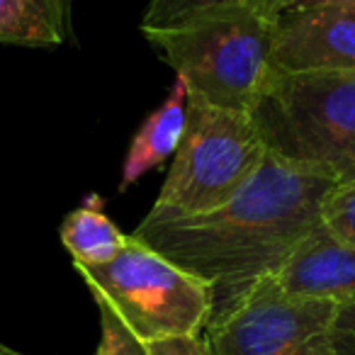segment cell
<instances>
[{
	"instance_id": "obj_3",
	"label": "cell",
	"mask_w": 355,
	"mask_h": 355,
	"mask_svg": "<svg viewBox=\"0 0 355 355\" xmlns=\"http://www.w3.org/2000/svg\"><path fill=\"white\" fill-rule=\"evenodd\" d=\"M251 117L277 161L336 185L355 180V71H272Z\"/></svg>"
},
{
	"instance_id": "obj_9",
	"label": "cell",
	"mask_w": 355,
	"mask_h": 355,
	"mask_svg": "<svg viewBox=\"0 0 355 355\" xmlns=\"http://www.w3.org/2000/svg\"><path fill=\"white\" fill-rule=\"evenodd\" d=\"M185 119H188V85L175 78L163 105L144 119V124L137 129L132 144H129L122 166L119 193H124L148 171L158 168L166 158L175 156L178 144L185 132Z\"/></svg>"
},
{
	"instance_id": "obj_15",
	"label": "cell",
	"mask_w": 355,
	"mask_h": 355,
	"mask_svg": "<svg viewBox=\"0 0 355 355\" xmlns=\"http://www.w3.org/2000/svg\"><path fill=\"white\" fill-rule=\"evenodd\" d=\"M331 355H355V297L336 306L331 326Z\"/></svg>"
},
{
	"instance_id": "obj_10",
	"label": "cell",
	"mask_w": 355,
	"mask_h": 355,
	"mask_svg": "<svg viewBox=\"0 0 355 355\" xmlns=\"http://www.w3.org/2000/svg\"><path fill=\"white\" fill-rule=\"evenodd\" d=\"M64 248L73 258V266H103L112 261L127 243V234L105 214V200L98 193L88 198L64 219L59 229Z\"/></svg>"
},
{
	"instance_id": "obj_13",
	"label": "cell",
	"mask_w": 355,
	"mask_h": 355,
	"mask_svg": "<svg viewBox=\"0 0 355 355\" xmlns=\"http://www.w3.org/2000/svg\"><path fill=\"white\" fill-rule=\"evenodd\" d=\"M100 311V345L95 355H148V348L122 319L119 314L100 297H93Z\"/></svg>"
},
{
	"instance_id": "obj_11",
	"label": "cell",
	"mask_w": 355,
	"mask_h": 355,
	"mask_svg": "<svg viewBox=\"0 0 355 355\" xmlns=\"http://www.w3.org/2000/svg\"><path fill=\"white\" fill-rule=\"evenodd\" d=\"M69 37V0H0V44L59 46Z\"/></svg>"
},
{
	"instance_id": "obj_17",
	"label": "cell",
	"mask_w": 355,
	"mask_h": 355,
	"mask_svg": "<svg viewBox=\"0 0 355 355\" xmlns=\"http://www.w3.org/2000/svg\"><path fill=\"white\" fill-rule=\"evenodd\" d=\"M348 3H355V0H251V6H256L270 20L277 15H285V12L309 10V8L319 6H348Z\"/></svg>"
},
{
	"instance_id": "obj_5",
	"label": "cell",
	"mask_w": 355,
	"mask_h": 355,
	"mask_svg": "<svg viewBox=\"0 0 355 355\" xmlns=\"http://www.w3.org/2000/svg\"><path fill=\"white\" fill-rule=\"evenodd\" d=\"M93 297L105 300L144 340L198 336L212 314V290L151 246L127 234L124 248L103 266H73Z\"/></svg>"
},
{
	"instance_id": "obj_18",
	"label": "cell",
	"mask_w": 355,
	"mask_h": 355,
	"mask_svg": "<svg viewBox=\"0 0 355 355\" xmlns=\"http://www.w3.org/2000/svg\"><path fill=\"white\" fill-rule=\"evenodd\" d=\"M0 355H25V353H17V350L8 348L6 343H0Z\"/></svg>"
},
{
	"instance_id": "obj_7",
	"label": "cell",
	"mask_w": 355,
	"mask_h": 355,
	"mask_svg": "<svg viewBox=\"0 0 355 355\" xmlns=\"http://www.w3.org/2000/svg\"><path fill=\"white\" fill-rule=\"evenodd\" d=\"M272 71H355V3L272 17Z\"/></svg>"
},
{
	"instance_id": "obj_1",
	"label": "cell",
	"mask_w": 355,
	"mask_h": 355,
	"mask_svg": "<svg viewBox=\"0 0 355 355\" xmlns=\"http://www.w3.org/2000/svg\"><path fill=\"white\" fill-rule=\"evenodd\" d=\"M336 183L268 153L227 205L193 217H146L134 236L207 282L212 314L227 319L268 275H277L295 246L321 222V202Z\"/></svg>"
},
{
	"instance_id": "obj_6",
	"label": "cell",
	"mask_w": 355,
	"mask_h": 355,
	"mask_svg": "<svg viewBox=\"0 0 355 355\" xmlns=\"http://www.w3.org/2000/svg\"><path fill=\"white\" fill-rule=\"evenodd\" d=\"M334 302L287 295L268 275L219 324L207 326L214 355H331Z\"/></svg>"
},
{
	"instance_id": "obj_8",
	"label": "cell",
	"mask_w": 355,
	"mask_h": 355,
	"mask_svg": "<svg viewBox=\"0 0 355 355\" xmlns=\"http://www.w3.org/2000/svg\"><path fill=\"white\" fill-rule=\"evenodd\" d=\"M275 280L287 295L340 304L355 297V248L316 224L287 256Z\"/></svg>"
},
{
	"instance_id": "obj_4",
	"label": "cell",
	"mask_w": 355,
	"mask_h": 355,
	"mask_svg": "<svg viewBox=\"0 0 355 355\" xmlns=\"http://www.w3.org/2000/svg\"><path fill=\"white\" fill-rule=\"evenodd\" d=\"M266 156L268 148L251 114L188 95L183 139L146 217H193L222 207L251 180Z\"/></svg>"
},
{
	"instance_id": "obj_2",
	"label": "cell",
	"mask_w": 355,
	"mask_h": 355,
	"mask_svg": "<svg viewBox=\"0 0 355 355\" xmlns=\"http://www.w3.org/2000/svg\"><path fill=\"white\" fill-rule=\"evenodd\" d=\"M141 35L188 85L214 107L251 114L270 78L272 20L256 6H227Z\"/></svg>"
},
{
	"instance_id": "obj_16",
	"label": "cell",
	"mask_w": 355,
	"mask_h": 355,
	"mask_svg": "<svg viewBox=\"0 0 355 355\" xmlns=\"http://www.w3.org/2000/svg\"><path fill=\"white\" fill-rule=\"evenodd\" d=\"M148 355H214L207 338L198 336H168V338L148 340Z\"/></svg>"
},
{
	"instance_id": "obj_14",
	"label": "cell",
	"mask_w": 355,
	"mask_h": 355,
	"mask_svg": "<svg viewBox=\"0 0 355 355\" xmlns=\"http://www.w3.org/2000/svg\"><path fill=\"white\" fill-rule=\"evenodd\" d=\"M241 3H251V0H151L141 27H168L190 15H198V12L241 6Z\"/></svg>"
},
{
	"instance_id": "obj_12",
	"label": "cell",
	"mask_w": 355,
	"mask_h": 355,
	"mask_svg": "<svg viewBox=\"0 0 355 355\" xmlns=\"http://www.w3.org/2000/svg\"><path fill=\"white\" fill-rule=\"evenodd\" d=\"M321 224L355 248V180L343 185H334L321 202Z\"/></svg>"
}]
</instances>
